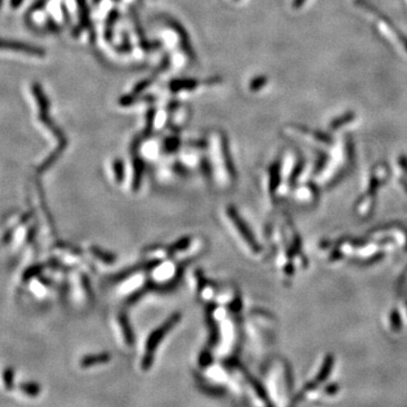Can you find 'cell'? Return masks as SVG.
<instances>
[{
  "label": "cell",
  "instance_id": "obj_6",
  "mask_svg": "<svg viewBox=\"0 0 407 407\" xmlns=\"http://www.w3.org/2000/svg\"><path fill=\"white\" fill-rule=\"evenodd\" d=\"M111 328L117 345L124 352L132 351L135 346L134 333L127 315L122 311L114 312L111 317Z\"/></svg>",
  "mask_w": 407,
  "mask_h": 407
},
{
  "label": "cell",
  "instance_id": "obj_11",
  "mask_svg": "<svg viewBox=\"0 0 407 407\" xmlns=\"http://www.w3.org/2000/svg\"><path fill=\"white\" fill-rule=\"evenodd\" d=\"M111 354L110 353H98V354H88L85 355L80 361V367L84 370L88 369H96L98 367H103L111 361Z\"/></svg>",
  "mask_w": 407,
  "mask_h": 407
},
{
  "label": "cell",
  "instance_id": "obj_9",
  "mask_svg": "<svg viewBox=\"0 0 407 407\" xmlns=\"http://www.w3.org/2000/svg\"><path fill=\"white\" fill-rule=\"evenodd\" d=\"M86 253L88 256V258H90L91 265L100 266V267L103 268L111 267V266H113L117 262L116 256L96 246H93V244H91L90 247H87Z\"/></svg>",
  "mask_w": 407,
  "mask_h": 407
},
{
  "label": "cell",
  "instance_id": "obj_13",
  "mask_svg": "<svg viewBox=\"0 0 407 407\" xmlns=\"http://www.w3.org/2000/svg\"><path fill=\"white\" fill-rule=\"evenodd\" d=\"M2 4H3V0H0V6H2Z\"/></svg>",
  "mask_w": 407,
  "mask_h": 407
},
{
  "label": "cell",
  "instance_id": "obj_5",
  "mask_svg": "<svg viewBox=\"0 0 407 407\" xmlns=\"http://www.w3.org/2000/svg\"><path fill=\"white\" fill-rule=\"evenodd\" d=\"M149 282V275L146 271H133L120 282L117 286V294L121 299L133 300L147 289Z\"/></svg>",
  "mask_w": 407,
  "mask_h": 407
},
{
  "label": "cell",
  "instance_id": "obj_12",
  "mask_svg": "<svg viewBox=\"0 0 407 407\" xmlns=\"http://www.w3.org/2000/svg\"><path fill=\"white\" fill-rule=\"evenodd\" d=\"M23 0H10V5H12L13 8H17L22 5Z\"/></svg>",
  "mask_w": 407,
  "mask_h": 407
},
{
  "label": "cell",
  "instance_id": "obj_4",
  "mask_svg": "<svg viewBox=\"0 0 407 407\" xmlns=\"http://www.w3.org/2000/svg\"><path fill=\"white\" fill-rule=\"evenodd\" d=\"M182 270V263L173 258H166L152 264L149 281L156 286H168L178 281Z\"/></svg>",
  "mask_w": 407,
  "mask_h": 407
},
{
  "label": "cell",
  "instance_id": "obj_10",
  "mask_svg": "<svg viewBox=\"0 0 407 407\" xmlns=\"http://www.w3.org/2000/svg\"><path fill=\"white\" fill-rule=\"evenodd\" d=\"M0 50H12L16 52H23V54L34 56V57H44V50L35 46L33 44L20 42V41L0 39Z\"/></svg>",
  "mask_w": 407,
  "mask_h": 407
},
{
  "label": "cell",
  "instance_id": "obj_1",
  "mask_svg": "<svg viewBox=\"0 0 407 407\" xmlns=\"http://www.w3.org/2000/svg\"><path fill=\"white\" fill-rule=\"evenodd\" d=\"M211 322L214 327L211 337L214 351L221 360L230 361L236 355L240 343V330L236 319V312L230 314L221 321Z\"/></svg>",
  "mask_w": 407,
  "mask_h": 407
},
{
  "label": "cell",
  "instance_id": "obj_2",
  "mask_svg": "<svg viewBox=\"0 0 407 407\" xmlns=\"http://www.w3.org/2000/svg\"><path fill=\"white\" fill-rule=\"evenodd\" d=\"M181 318L182 316L179 312L172 314L168 319L164 320V322H162L161 325L154 328L148 334L147 337L144 339L138 355V367L143 372H147L152 368L156 352L160 348L161 343L164 341L170 332L174 329L176 325L180 322Z\"/></svg>",
  "mask_w": 407,
  "mask_h": 407
},
{
  "label": "cell",
  "instance_id": "obj_8",
  "mask_svg": "<svg viewBox=\"0 0 407 407\" xmlns=\"http://www.w3.org/2000/svg\"><path fill=\"white\" fill-rule=\"evenodd\" d=\"M84 270H77L75 275V288H76V302L81 306H88L93 301V293Z\"/></svg>",
  "mask_w": 407,
  "mask_h": 407
},
{
  "label": "cell",
  "instance_id": "obj_7",
  "mask_svg": "<svg viewBox=\"0 0 407 407\" xmlns=\"http://www.w3.org/2000/svg\"><path fill=\"white\" fill-rule=\"evenodd\" d=\"M204 248H205V242L200 238L185 237L169 247L170 257L184 264L199 256Z\"/></svg>",
  "mask_w": 407,
  "mask_h": 407
},
{
  "label": "cell",
  "instance_id": "obj_3",
  "mask_svg": "<svg viewBox=\"0 0 407 407\" xmlns=\"http://www.w3.org/2000/svg\"><path fill=\"white\" fill-rule=\"evenodd\" d=\"M222 220L227 227L228 232L231 233L233 239L236 240L238 246L241 248L247 255L251 257H257L260 255V247L256 241L252 233L250 232L247 224L240 216V214L232 205H225L221 212Z\"/></svg>",
  "mask_w": 407,
  "mask_h": 407
}]
</instances>
